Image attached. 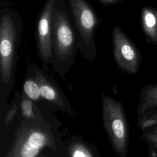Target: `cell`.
<instances>
[{
    "instance_id": "6da1fadb",
    "label": "cell",
    "mask_w": 157,
    "mask_h": 157,
    "mask_svg": "<svg viewBox=\"0 0 157 157\" xmlns=\"http://www.w3.org/2000/svg\"><path fill=\"white\" fill-rule=\"evenodd\" d=\"M53 67L66 72L74 64L78 50L75 33L65 0H56L52 16Z\"/></svg>"
},
{
    "instance_id": "7c38bea8",
    "label": "cell",
    "mask_w": 157,
    "mask_h": 157,
    "mask_svg": "<svg viewBox=\"0 0 157 157\" xmlns=\"http://www.w3.org/2000/svg\"><path fill=\"white\" fill-rule=\"evenodd\" d=\"M71 157H94L88 146L80 141L72 142L68 148Z\"/></svg>"
},
{
    "instance_id": "52a82bcc",
    "label": "cell",
    "mask_w": 157,
    "mask_h": 157,
    "mask_svg": "<svg viewBox=\"0 0 157 157\" xmlns=\"http://www.w3.org/2000/svg\"><path fill=\"white\" fill-rule=\"evenodd\" d=\"M56 0H45L37 17L36 41L37 54L44 69L52 63V16Z\"/></svg>"
},
{
    "instance_id": "3957f363",
    "label": "cell",
    "mask_w": 157,
    "mask_h": 157,
    "mask_svg": "<svg viewBox=\"0 0 157 157\" xmlns=\"http://www.w3.org/2000/svg\"><path fill=\"white\" fill-rule=\"evenodd\" d=\"M23 31L20 13L9 8L0 11V74L1 80L9 83L15 74L18 48Z\"/></svg>"
},
{
    "instance_id": "8992f818",
    "label": "cell",
    "mask_w": 157,
    "mask_h": 157,
    "mask_svg": "<svg viewBox=\"0 0 157 157\" xmlns=\"http://www.w3.org/2000/svg\"><path fill=\"white\" fill-rule=\"evenodd\" d=\"M112 40L118 67L128 74H136L142 63V55L136 44L118 26L113 28Z\"/></svg>"
},
{
    "instance_id": "277c9868",
    "label": "cell",
    "mask_w": 157,
    "mask_h": 157,
    "mask_svg": "<svg viewBox=\"0 0 157 157\" xmlns=\"http://www.w3.org/2000/svg\"><path fill=\"white\" fill-rule=\"evenodd\" d=\"M69 15L74 26L77 46L88 60L96 56L95 33L102 23L94 9L87 0H67Z\"/></svg>"
},
{
    "instance_id": "e0dca14e",
    "label": "cell",
    "mask_w": 157,
    "mask_h": 157,
    "mask_svg": "<svg viewBox=\"0 0 157 157\" xmlns=\"http://www.w3.org/2000/svg\"><path fill=\"white\" fill-rule=\"evenodd\" d=\"M156 123H157V118H151L148 120H145L142 121L140 126H141L142 128H144L145 127L151 126V124H156Z\"/></svg>"
},
{
    "instance_id": "5b68a950",
    "label": "cell",
    "mask_w": 157,
    "mask_h": 157,
    "mask_svg": "<svg viewBox=\"0 0 157 157\" xmlns=\"http://www.w3.org/2000/svg\"><path fill=\"white\" fill-rule=\"evenodd\" d=\"M104 126L115 153L126 157L129 139L128 126L121 103L106 95L101 94Z\"/></svg>"
},
{
    "instance_id": "9c48e42d",
    "label": "cell",
    "mask_w": 157,
    "mask_h": 157,
    "mask_svg": "<svg viewBox=\"0 0 157 157\" xmlns=\"http://www.w3.org/2000/svg\"><path fill=\"white\" fill-rule=\"evenodd\" d=\"M140 23L145 42L157 45V9L144 6L141 9Z\"/></svg>"
},
{
    "instance_id": "7a4b0ae2",
    "label": "cell",
    "mask_w": 157,
    "mask_h": 157,
    "mask_svg": "<svg viewBox=\"0 0 157 157\" xmlns=\"http://www.w3.org/2000/svg\"><path fill=\"white\" fill-rule=\"evenodd\" d=\"M45 148L57 150L56 138L50 124L41 119L25 118L4 157H37Z\"/></svg>"
},
{
    "instance_id": "9a60e30c",
    "label": "cell",
    "mask_w": 157,
    "mask_h": 157,
    "mask_svg": "<svg viewBox=\"0 0 157 157\" xmlns=\"http://www.w3.org/2000/svg\"><path fill=\"white\" fill-rule=\"evenodd\" d=\"M145 139L157 150V127L155 128L152 131L148 132L145 135Z\"/></svg>"
},
{
    "instance_id": "30bf717a",
    "label": "cell",
    "mask_w": 157,
    "mask_h": 157,
    "mask_svg": "<svg viewBox=\"0 0 157 157\" xmlns=\"http://www.w3.org/2000/svg\"><path fill=\"white\" fill-rule=\"evenodd\" d=\"M157 107V84L147 85L141 91V98L138 112L144 113L149 107Z\"/></svg>"
},
{
    "instance_id": "2e32d148",
    "label": "cell",
    "mask_w": 157,
    "mask_h": 157,
    "mask_svg": "<svg viewBox=\"0 0 157 157\" xmlns=\"http://www.w3.org/2000/svg\"><path fill=\"white\" fill-rule=\"evenodd\" d=\"M102 5L106 6H115L118 4L121 3L123 0H97Z\"/></svg>"
},
{
    "instance_id": "ba28073f",
    "label": "cell",
    "mask_w": 157,
    "mask_h": 157,
    "mask_svg": "<svg viewBox=\"0 0 157 157\" xmlns=\"http://www.w3.org/2000/svg\"><path fill=\"white\" fill-rule=\"evenodd\" d=\"M34 74V78L39 84L40 95L42 98L62 109L68 110V104L58 87L48 79L47 74L36 64L28 67Z\"/></svg>"
},
{
    "instance_id": "ffe728a7",
    "label": "cell",
    "mask_w": 157,
    "mask_h": 157,
    "mask_svg": "<svg viewBox=\"0 0 157 157\" xmlns=\"http://www.w3.org/2000/svg\"><path fill=\"white\" fill-rule=\"evenodd\" d=\"M156 152H157V151H156Z\"/></svg>"
},
{
    "instance_id": "5bb4252c",
    "label": "cell",
    "mask_w": 157,
    "mask_h": 157,
    "mask_svg": "<svg viewBox=\"0 0 157 157\" xmlns=\"http://www.w3.org/2000/svg\"><path fill=\"white\" fill-rule=\"evenodd\" d=\"M17 112V101L14 102V104L12 105V107L7 111L6 115L5 117V126L6 127L9 123L12 120V119L13 118V117L16 115Z\"/></svg>"
},
{
    "instance_id": "8fae6325",
    "label": "cell",
    "mask_w": 157,
    "mask_h": 157,
    "mask_svg": "<svg viewBox=\"0 0 157 157\" xmlns=\"http://www.w3.org/2000/svg\"><path fill=\"white\" fill-rule=\"evenodd\" d=\"M23 89L25 94L33 101H38L42 98L39 84L34 77H29L25 81Z\"/></svg>"
},
{
    "instance_id": "d6986e66",
    "label": "cell",
    "mask_w": 157,
    "mask_h": 157,
    "mask_svg": "<svg viewBox=\"0 0 157 157\" xmlns=\"http://www.w3.org/2000/svg\"><path fill=\"white\" fill-rule=\"evenodd\" d=\"M37 157H39V156H37Z\"/></svg>"
},
{
    "instance_id": "4fadbf2b",
    "label": "cell",
    "mask_w": 157,
    "mask_h": 157,
    "mask_svg": "<svg viewBox=\"0 0 157 157\" xmlns=\"http://www.w3.org/2000/svg\"><path fill=\"white\" fill-rule=\"evenodd\" d=\"M20 109L22 115L25 118L31 120L37 118L34 112L33 101L29 99L25 94L21 96L20 101Z\"/></svg>"
},
{
    "instance_id": "ac0fdd59",
    "label": "cell",
    "mask_w": 157,
    "mask_h": 157,
    "mask_svg": "<svg viewBox=\"0 0 157 157\" xmlns=\"http://www.w3.org/2000/svg\"><path fill=\"white\" fill-rule=\"evenodd\" d=\"M149 157H157V152L151 149L149 152Z\"/></svg>"
}]
</instances>
